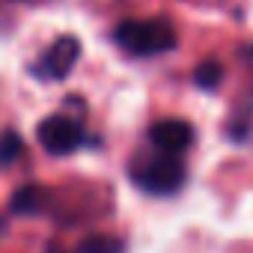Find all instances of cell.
<instances>
[{"label":"cell","mask_w":253,"mask_h":253,"mask_svg":"<svg viewBox=\"0 0 253 253\" xmlns=\"http://www.w3.org/2000/svg\"><path fill=\"white\" fill-rule=\"evenodd\" d=\"M122 247L125 244L113 235H89L81 244V253H122Z\"/></svg>","instance_id":"cell-8"},{"label":"cell","mask_w":253,"mask_h":253,"mask_svg":"<svg viewBox=\"0 0 253 253\" xmlns=\"http://www.w3.org/2000/svg\"><path fill=\"white\" fill-rule=\"evenodd\" d=\"M220 78H223V66L217 60H206V63H200L194 69V84L200 89H214L220 84Z\"/></svg>","instance_id":"cell-7"},{"label":"cell","mask_w":253,"mask_h":253,"mask_svg":"<svg viewBox=\"0 0 253 253\" xmlns=\"http://www.w3.org/2000/svg\"><path fill=\"white\" fill-rule=\"evenodd\" d=\"M131 182H137L149 194H173L185 182V167H182L179 155L158 152V155H149L146 161H140L137 167H131Z\"/></svg>","instance_id":"cell-2"},{"label":"cell","mask_w":253,"mask_h":253,"mask_svg":"<svg viewBox=\"0 0 253 253\" xmlns=\"http://www.w3.org/2000/svg\"><path fill=\"white\" fill-rule=\"evenodd\" d=\"M81 60V42L75 36H60L39 60L36 75L45 81H63L69 78V72L75 69V63Z\"/></svg>","instance_id":"cell-4"},{"label":"cell","mask_w":253,"mask_h":253,"mask_svg":"<svg viewBox=\"0 0 253 253\" xmlns=\"http://www.w3.org/2000/svg\"><path fill=\"white\" fill-rule=\"evenodd\" d=\"M45 191L42 188H36V185H24V188H18L15 194H12V200H9V209L15 211V214H33V211H39L45 203Z\"/></svg>","instance_id":"cell-6"},{"label":"cell","mask_w":253,"mask_h":253,"mask_svg":"<svg viewBox=\"0 0 253 253\" xmlns=\"http://www.w3.org/2000/svg\"><path fill=\"white\" fill-rule=\"evenodd\" d=\"M116 45L134 57H155L176 48L179 36L167 18H131L122 21L113 33Z\"/></svg>","instance_id":"cell-1"},{"label":"cell","mask_w":253,"mask_h":253,"mask_svg":"<svg viewBox=\"0 0 253 253\" xmlns=\"http://www.w3.org/2000/svg\"><path fill=\"white\" fill-rule=\"evenodd\" d=\"M36 137H39V143H42L45 152H51V155H69V152H75L84 143V128H81L78 119L57 113V116H48V119L39 122Z\"/></svg>","instance_id":"cell-3"},{"label":"cell","mask_w":253,"mask_h":253,"mask_svg":"<svg viewBox=\"0 0 253 253\" xmlns=\"http://www.w3.org/2000/svg\"><path fill=\"white\" fill-rule=\"evenodd\" d=\"M149 140L164 155H182L194 143V128L185 119H161L149 128Z\"/></svg>","instance_id":"cell-5"},{"label":"cell","mask_w":253,"mask_h":253,"mask_svg":"<svg viewBox=\"0 0 253 253\" xmlns=\"http://www.w3.org/2000/svg\"><path fill=\"white\" fill-rule=\"evenodd\" d=\"M21 149H24V143H21V137L15 131H3V134H0V164L18 161L21 158Z\"/></svg>","instance_id":"cell-9"}]
</instances>
